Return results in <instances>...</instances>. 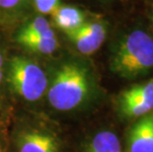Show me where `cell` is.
<instances>
[{"mask_svg": "<svg viewBox=\"0 0 153 152\" xmlns=\"http://www.w3.org/2000/svg\"><path fill=\"white\" fill-rule=\"evenodd\" d=\"M111 71L125 79H135L153 69V39L133 30L119 41L110 57Z\"/></svg>", "mask_w": 153, "mask_h": 152, "instance_id": "cell-1", "label": "cell"}, {"mask_svg": "<svg viewBox=\"0 0 153 152\" xmlns=\"http://www.w3.org/2000/svg\"><path fill=\"white\" fill-rule=\"evenodd\" d=\"M91 89L89 70L83 64L69 61L55 71L48 87V99L57 111H72L87 101Z\"/></svg>", "mask_w": 153, "mask_h": 152, "instance_id": "cell-2", "label": "cell"}, {"mask_svg": "<svg viewBox=\"0 0 153 152\" xmlns=\"http://www.w3.org/2000/svg\"><path fill=\"white\" fill-rule=\"evenodd\" d=\"M8 82L15 93L28 102L41 100L48 87V77L42 67L24 56H14L10 60Z\"/></svg>", "mask_w": 153, "mask_h": 152, "instance_id": "cell-3", "label": "cell"}, {"mask_svg": "<svg viewBox=\"0 0 153 152\" xmlns=\"http://www.w3.org/2000/svg\"><path fill=\"white\" fill-rule=\"evenodd\" d=\"M118 108L120 115L131 119L153 113V79L123 91L118 97Z\"/></svg>", "mask_w": 153, "mask_h": 152, "instance_id": "cell-4", "label": "cell"}, {"mask_svg": "<svg viewBox=\"0 0 153 152\" xmlns=\"http://www.w3.org/2000/svg\"><path fill=\"white\" fill-rule=\"evenodd\" d=\"M66 35L80 53L90 56L96 53L105 42L107 25L100 21L85 22L81 27Z\"/></svg>", "mask_w": 153, "mask_h": 152, "instance_id": "cell-5", "label": "cell"}, {"mask_svg": "<svg viewBox=\"0 0 153 152\" xmlns=\"http://www.w3.org/2000/svg\"><path fill=\"white\" fill-rule=\"evenodd\" d=\"M126 144L128 152H153V113L133 122Z\"/></svg>", "mask_w": 153, "mask_h": 152, "instance_id": "cell-6", "label": "cell"}, {"mask_svg": "<svg viewBox=\"0 0 153 152\" xmlns=\"http://www.w3.org/2000/svg\"><path fill=\"white\" fill-rule=\"evenodd\" d=\"M18 152H60V145L50 132L29 129L19 135Z\"/></svg>", "mask_w": 153, "mask_h": 152, "instance_id": "cell-7", "label": "cell"}, {"mask_svg": "<svg viewBox=\"0 0 153 152\" xmlns=\"http://www.w3.org/2000/svg\"><path fill=\"white\" fill-rule=\"evenodd\" d=\"M54 24L64 33H69L76 30L85 23V16L83 12L74 6H58L51 13Z\"/></svg>", "mask_w": 153, "mask_h": 152, "instance_id": "cell-8", "label": "cell"}, {"mask_svg": "<svg viewBox=\"0 0 153 152\" xmlns=\"http://www.w3.org/2000/svg\"><path fill=\"white\" fill-rule=\"evenodd\" d=\"M82 152H123V149L115 132L101 130L90 138Z\"/></svg>", "mask_w": 153, "mask_h": 152, "instance_id": "cell-9", "label": "cell"}, {"mask_svg": "<svg viewBox=\"0 0 153 152\" xmlns=\"http://www.w3.org/2000/svg\"><path fill=\"white\" fill-rule=\"evenodd\" d=\"M17 41L23 47L36 53L51 54L58 47L56 37H45V36H17Z\"/></svg>", "mask_w": 153, "mask_h": 152, "instance_id": "cell-10", "label": "cell"}, {"mask_svg": "<svg viewBox=\"0 0 153 152\" xmlns=\"http://www.w3.org/2000/svg\"><path fill=\"white\" fill-rule=\"evenodd\" d=\"M20 35L26 36H45V37H54V31L47 19L39 16L23 27L19 32Z\"/></svg>", "mask_w": 153, "mask_h": 152, "instance_id": "cell-11", "label": "cell"}, {"mask_svg": "<svg viewBox=\"0 0 153 152\" xmlns=\"http://www.w3.org/2000/svg\"><path fill=\"white\" fill-rule=\"evenodd\" d=\"M36 9L42 14H51L58 6L59 0H34Z\"/></svg>", "mask_w": 153, "mask_h": 152, "instance_id": "cell-12", "label": "cell"}, {"mask_svg": "<svg viewBox=\"0 0 153 152\" xmlns=\"http://www.w3.org/2000/svg\"><path fill=\"white\" fill-rule=\"evenodd\" d=\"M23 1L24 0H0V7L3 9H12Z\"/></svg>", "mask_w": 153, "mask_h": 152, "instance_id": "cell-13", "label": "cell"}, {"mask_svg": "<svg viewBox=\"0 0 153 152\" xmlns=\"http://www.w3.org/2000/svg\"><path fill=\"white\" fill-rule=\"evenodd\" d=\"M3 79V56L0 51V84L2 82Z\"/></svg>", "mask_w": 153, "mask_h": 152, "instance_id": "cell-14", "label": "cell"}, {"mask_svg": "<svg viewBox=\"0 0 153 152\" xmlns=\"http://www.w3.org/2000/svg\"><path fill=\"white\" fill-rule=\"evenodd\" d=\"M150 20L152 22V25H153V11L151 12V14H150Z\"/></svg>", "mask_w": 153, "mask_h": 152, "instance_id": "cell-15", "label": "cell"}, {"mask_svg": "<svg viewBox=\"0 0 153 152\" xmlns=\"http://www.w3.org/2000/svg\"><path fill=\"white\" fill-rule=\"evenodd\" d=\"M0 152H2V147H1V144H0Z\"/></svg>", "mask_w": 153, "mask_h": 152, "instance_id": "cell-16", "label": "cell"}]
</instances>
